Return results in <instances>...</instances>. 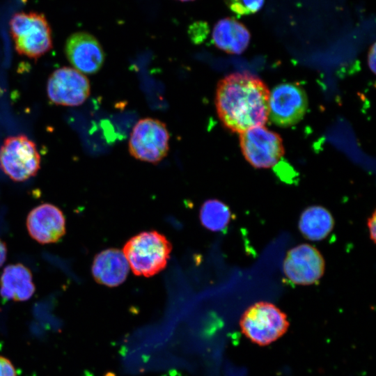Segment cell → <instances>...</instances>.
<instances>
[{
  "instance_id": "6da1fadb",
  "label": "cell",
  "mask_w": 376,
  "mask_h": 376,
  "mask_svg": "<svg viewBox=\"0 0 376 376\" xmlns=\"http://www.w3.org/2000/svg\"><path fill=\"white\" fill-rule=\"evenodd\" d=\"M269 95L267 86L258 77L247 72L232 73L217 86L218 116L226 127L235 132L263 126L268 119Z\"/></svg>"
},
{
  "instance_id": "7a4b0ae2",
  "label": "cell",
  "mask_w": 376,
  "mask_h": 376,
  "mask_svg": "<svg viewBox=\"0 0 376 376\" xmlns=\"http://www.w3.org/2000/svg\"><path fill=\"white\" fill-rule=\"evenodd\" d=\"M166 237L157 231L142 232L125 244L123 254L134 274L151 276L166 265L171 251Z\"/></svg>"
},
{
  "instance_id": "3957f363",
  "label": "cell",
  "mask_w": 376,
  "mask_h": 376,
  "mask_svg": "<svg viewBox=\"0 0 376 376\" xmlns=\"http://www.w3.org/2000/svg\"><path fill=\"white\" fill-rule=\"evenodd\" d=\"M289 325L287 315L268 301L251 305L240 320L242 334L260 346H266L279 340L286 333Z\"/></svg>"
},
{
  "instance_id": "277c9868",
  "label": "cell",
  "mask_w": 376,
  "mask_h": 376,
  "mask_svg": "<svg viewBox=\"0 0 376 376\" xmlns=\"http://www.w3.org/2000/svg\"><path fill=\"white\" fill-rule=\"evenodd\" d=\"M9 26L15 50L19 54L38 58L52 48V30L43 14L15 13Z\"/></svg>"
},
{
  "instance_id": "5b68a950",
  "label": "cell",
  "mask_w": 376,
  "mask_h": 376,
  "mask_svg": "<svg viewBox=\"0 0 376 376\" xmlns=\"http://www.w3.org/2000/svg\"><path fill=\"white\" fill-rule=\"evenodd\" d=\"M0 168L15 182H24L35 176L40 168L36 143L24 134L6 138L0 147Z\"/></svg>"
},
{
  "instance_id": "8992f818",
  "label": "cell",
  "mask_w": 376,
  "mask_h": 376,
  "mask_svg": "<svg viewBox=\"0 0 376 376\" xmlns=\"http://www.w3.org/2000/svg\"><path fill=\"white\" fill-rule=\"evenodd\" d=\"M169 137L163 122L152 118H142L130 134L129 152L137 159L156 164L167 155Z\"/></svg>"
},
{
  "instance_id": "52a82bcc",
  "label": "cell",
  "mask_w": 376,
  "mask_h": 376,
  "mask_svg": "<svg viewBox=\"0 0 376 376\" xmlns=\"http://www.w3.org/2000/svg\"><path fill=\"white\" fill-rule=\"evenodd\" d=\"M240 144L246 160L256 169L274 166L284 154L280 136L263 126L240 133Z\"/></svg>"
},
{
  "instance_id": "ba28073f",
  "label": "cell",
  "mask_w": 376,
  "mask_h": 376,
  "mask_svg": "<svg viewBox=\"0 0 376 376\" xmlns=\"http://www.w3.org/2000/svg\"><path fill=\"white\" fill-rule=\"evenodd\" d=\"M308 97L301 86L282 83L269 92L268 118L277 126L288 127L299 123L308 109Z\"/></svg>"
},
{
  "instance_id": "9c48e42d",
  "label": "cell",
  "mask_w": 376,
  "mask_h": 376,
  "mask_svg": "<svg viewBox=\"0 0 376 376\" xmlns=\"http://www.w3.org/2000/svg\"><path fill=\"white\" fill-rule=\"evenodd\" d=\"M47 92L54 104L76 107L87 100L91 86L88 79L83 73L72 68L62 67L49 77Z\"/></svg>"
},
{
  "instance_id": "30bf717a",
  "label": "cell",
  "mask_w": 376,
  "mask_h": 376,
  "mask_svg": "<svg viewBox=\"0 0 376 376\" xmlns=\"http://www.w3.org/2000/svg\"><path fill=\"white\" fill-rule=\"evenodd\" d=\"M325 263L321 253L313 246L301 244L290 249L283 262V272L292 283L308 285L323 276Z\"/></svg>"
},
{
  "instance_id": "8fae6325",
  "label": "cell",
  "mask_w": 376,
  "mask_h": 376,
  "mask_svg": "<svg viewBox=\"0 0 376 376\" xmlns=\"http://www.w3.org/2000/svg\"><path fill=\"white\" fill-rule=\"evenodd\" d=\"M65 54L75 69L83 74L97 73L104 61V52L97 38L85 31L75 32L66 40Z\"/></svg>"
},
{
  "instance_id": "7c38bea8",
  "label": "cell",
  "mask_w": 376,
  "mask_h": 376,
  "mask_svg": "<svg viewBox=\"0 0 376 376\" xmlns=\"http://www.w3.org/2000/svg\"><path fill=\"white\" fill-rule=\"evenodd\" d=\"M26 225L29 235L42 244L57 242L65 234L64 214L51 203L33 208L27 215Z\"/></svg>"
},
{
  "instance_id": "4fadbf2b",
  "label": "cell",
  "mask_w": 376,
  "mask_h": 376,
  "mask_svg": "<svg viewBox=\"0 0 376 376\" xmlns=\"http://www.w3.org/2000/svg\"><path fill=\"white\" fill-rule=\"evenodd\" d=\"M129 272V264L123 253L117 249H105L93 261L92 274L102 285L114 287L121 284Z\"/></svg>"
},
{
  "instance_id": "5bb4252c",
  "label": "cell",
  "mask_w": 376,
  "mask_h": 376,
  "mask_svg": "<svg viewBox=\"0 0 376 376\" xmlns=\"http://www.w3.org/2000/svg\"><path fill=\"white\" fill-rule=\"evenodd\" d=\"M31 270L21 263L6 266L0 276V295L3 299L24 301L35 292Z\"/></svg>"
},
{
  "instance_id": "9a60e30c",
  "label": "cell",
  "mask_w": 376,
  "mask_h": 376,
  "mask_svg": "<svg viewBox=\"0 0 376 376\" xmlns=\"http://www.w3.org/2000/svg\"><path fill=\"white\" fill-rule=\"evenodd\" d=\"M212 38L214 45L229 54H240L247 48L251 35L240 22L230 17L219 20L214 26Z\"/></svg>"
},
{
  "instance_id": "2e32d148",
  "label": "cell",
  "mask_w": 376,
  "mask_h": 376,
  "mask_svg": "<svg viewBox=\"0 0 376 376\" xmlns=\"http://www.w3.org/2000/svg\"><path fill=\"white\" fill-rule=\"evenodd\" d=\"M334 219L330 212L320 205L306 208L299 217V229L303 236L311 241L324 239L331 232Z\"/></svg>"
},
{
  "instance_id": "e0dca14e",
  "label": "cell",
  "mask_w": 376,
  "mask_h": 376,
  "mask_svg": "<svg viewBox=\"0 0 376 376\" xmlns=\"http://www.w3.org/2000/svg\"><path fill=\"white\" fill-rule=\"evenodd\" d=\"M231 211L224 202L217 199L207 200L200 210V220L211 231H222L231 220Z\"/></svg>"
},
{
  "instance_id": "ac0fdd59",
  "label": "cell",
  "mask_w": 376,
  "mask_h": 376,
  "mask_svg": "<svg viewBox=\"0 0 376 376\" xmlns=\"http://www.w3.org/2000/svg\"><path fill=\"white\" fill-rule=\"evenodd\" d=\"M263 3L264 0H236L228 7L239 15H246L258 12Z\"/></svg>"
},
{
  "instance_id": "d6986e66",
  "label": "cell",
  "mask_w": 376,
  "mask_h": 376,
  "mask_svg": "<svg viewBox=\"0 0 376 376\" xmlns=\"http://www.w3.org/2000/svg\"><path fill=\"white\" fill-rule=\"evenodd\" d=\"M0 376H17L16 370L11 361L2 356H0Z\"/></svg>"
},
{
  "instance_id": "ffe728a7",
  "label": "cell",
  "mask_w": 376,
  "mask_h": 376,
  "mask_svg": "<svg viewBox=\"0 0 376 376\" xmlns=\"http://www.w3.org/2000/svg\"><path fill=\"white\" fill-rule=\"evenodd\" d=\"M375 211H374L372 215L368 219L367 225L370 233V239L373 243H375Z\"/></svg>"
},
{
  "instance_id": "44dd1931",
  "label": "cell",
  "mask_w": 376,
  "mask_h": 376,
  "mask_svg": "<svg viewBox=\"0 0 376 376\" xmlns=\"http://www.w3.org/2000/svg\"><path fill=\"white\" fill-rule=\"evenodd\" d=\"M368 64L370 69L375 73V44L374 43L370 49L368 56Z\"/></svg>"
},
{
  "instance_id": "7402d4cb",
  "label": "cell",
  "mask_w": 376,
  "mask_h": 376,
  "mask_svg": "<svg viewBox=\"0 0 376 376\" xmlns=\"http://www.w3.org/2000/svg\"><path fill=\"white\" fill-rule=\"evenodd\" d=\"M7 247L4 242L0 239V267L3 265L6 260Z\"/></svg>"
},
{
  "instance_id": "603a6c76",
  "label": "cell",
  "mask_w": 376,
  "mask_h": 376,
  "mask_svg": "<svg viewBox=\"0 0 376 376\" xmlns=\"http://www.w3.org/2000/svg\"><path fill=\"white\" fill-rule=\"evenodd\" d=\"M179 1H193V0H179Z\"/></svg>"
}]
</instances>
